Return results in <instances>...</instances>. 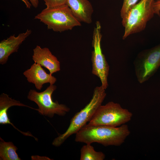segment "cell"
<instances>
[{
    "label": "cell",
    "instance_id": "1",
    "mask_svg": "<svg viewBox=\"0 0 160 160\" xmlns=\"http://www.w3.org/2000/svg\"><path fill=\"white\" fill-rule=\"evenodd\" d=\"M130 133L125 124L119 127L86 124L76 134L75 140L86 144L97 143L105 146H119Z\"/></svg>",
    "mask_w": 160,
    "mask_h": 160
},
{
    "label": "cell",
    "instance_id": "2",
    "mask_svg": "<svg viewBox=\"0 0 160 160\" xmlns=\"http://www.w3.org/2000/svg\"><path fill=\"white\" fill-rule=\"evenodd\" d=\"M105 90L101 86L95 88L89 103L72 118L65 132L54 139L52 143L53 146L57 147L61 145L69 137L76 134L90 121L106 97Z\"/></svg>",
    "mask_w": 160,
    "mask_h": 160
},
{
    "label": "cell",
    "instance_id": "3",
    "mask_svg": "<svg viewBox=\"0 0 160 160\" xmlns=\"http://www.w3.org/2000/svg\"><path fill=\"white\" fill-rule=\"evenodd\" d=\"M154 0H140L121 18L124 28L123 39L144 30L147 23L153 17Z\"/></svg>",
    "mask_w": 160,
    "mask_h": 160
},
{
    "label": "cell",
    "instance_id": "4",
    "mask_svg": "<svg viewBox=\"0 0 160 160\" xmlns=\"http://www.w3.org/2000/svg\"><path fill=\"white\" fill-rule=\"evenodd\" d=\"M46 25L48 29L61 32L81 25L66 4L52 7H46L34 17Z\"/></svg>",
    "mask_w": 160,
    "mask_h": 160
},
{
    "label": "cell",
    "instance_id": "5",
    "mask_svg": "<svg viewBox=\"0 0 160 160\" xmlns=\"http://www.w3.org/2000/svg\"><path fill=\"white\" fill-rule=\"evenodd\" d=\"M132 116V113L128 110L123 108L119 103L111 101L100 105L88 124L117 127L130 121Z\"/></svg>",
    "mask_w": 160,
    "mask_h": 160
},
{
    "label": "cell",
    "instance_id": "6",
    "mask_svg": "<svg viewBox=\"0 0 160 160\" xmlns=\"http://www.w3.org/2000/svg\"><path fill=\"white\" fill-rule=\"evenodd\" d=\"M56 88L57 87L53 84L50 85L41 92L30 89L27 98L38 105L37 111L39 114L50 118L55 114L63 116L70 111V108L64 104H59L57 101L53 100L52 95Z\"/></svg>",
    "mask_w": 160,
    "mask_h": 160
},
{
    "label": "cell",
    "instance_id": "7",
    "mask_svg": "<svg viewBox=\"0 0 160 160\" xmlns=\"http://www.w3.org/2000/svg\"><path fill=\"white\" fill-rule=\"evenodd\" d=\"M134 64L139 83L142 84L148 80L160 68V44L140 52Z\"/></svg>",
    "mask_w": 160,
    "mask_h": 160
},
{
    "label": "cell",
    "instance_id": "8",
    "mask_svg": "<svg viewBox=\"0 0 160 160\" xmlns=\"http://www.w3.org/2000/svg\"><path fill=\"white\" fill-rule=\"evenodd\" d=\"M101 28L100 22L97 21L94 30L92 42L93 48L91 55L92 73L100 79L101 86L106 89L108 86V77L109 66L101 49V41L102 35Z\"/></svg>",
    "mask_w": 160,
    "mask_h": 160
},
{
    "label": "cell",
    "instance_id": "9",
    "mask_svg": "<svg viewBox=\"0 0 160 160\" xmlns=\"http://www.w3.org/2000/svg\"><path fill=\"white\" fill-rule=\"evenodd\" d=\"M32 33L31 29L19 34H15L4 39L0 42V64L4 65L7 63L9 56L12 54L17 52L20 45Z\"/></svg>",
    "mask_w": 160,
    "mask_h": 160
},
{
    "label": "cell",
    "instance_id": "10",
    "mask_svg": "<svg viewBox=\"0 0 160 160\" xmlns=\"http://www.w3.org/2000/svg\"><path fill=\"white\" fill-rule=\"evenodd\" d=\"M23 74L28 82L34 84L36 88L40 90L44 84L49 83L50 85H53L57 81L55 77L47 73L40 64L36 63Z\"/></svg>",
    "mask_w": 160,
    "mask_h": 160
},
{
    "label": "cell",
    "instance_id": "11",
    "mask_svg": "<svg viewBox=\"0 0 160 160\" xmlns=\"http://www.w3.org/2000/svg\"><path fill=\"white\" fill-rule=\"evenodd\" d=\"M32 59L34 63L47 68L51 75L60 70V62L49 49L37 45L33 50Z\"/></svg>",
    "mask_w": 160,
    "mask_h": 160
},
{
    "label": "cell",
    "instance_id": "12",
    "mask_svg": "<svg viewBox=\"0 0 160 160\" xmlns=\"http://www.w3.org/2000/svg\"><path fill=\"white\" fill-rule=\"evenodd\" d=\"M66 4L79 21L88 24L92 23L93 9L88 0H67Z\"/></svg>",
    "mask_w": 160,
    "mask_h": 160
},
{
    "label": "cell",
    "instance_id": "13",
    "mask_svg": "<svg viewBox=\"0 0 160 160\" xmlns=\"http://www.w3.org/2000/svg\"><path fill=\"white\" fill-rule=\"evenodd\" d=\"M0 160H21L16 153L18 148L12 142H6L0 137Z\"/></svg>",
    "mask_w": 160,
    "mask_h": 160
},
{
    "label": "cell",
    "instance_id": "14",
    "mask_svg": "<svg viewBox=\"0 0 160 160\" xmlns=\"http://www.w3.org/2000/svg\"><path fill=\"white\" fill-rule=\"evenodd\" d=\"M80 160H103L105 154L101 151H96L91 144L83 145L80 150Z\"/></svg>",
    "mask_w": 160,
    "mask_h": 160
},
{
    "label": "cell",
    "instance_id": "15",
    "mask_svg": "<svg viewBox=\"0 0 160 160\" xmlns=\"http://www.w3.org/2000/svg\"><path fill=\"white\" fill-rule=\"evenodd\" d=\"M139 0H124L120 11V15L122 17L132 6L137 3Z\"/></svg>",
    "mask_w": 160,
    "mask_h": 160
},
{
    "label": "cell",
    "instance_id": "16",
    "mask_svg": "<svg viewBox=\"0 0 160 160\" xmlns=\"http://www.w3.org/2000/svg\"><path fill=\"white\" fill-rule=\"evenodd\" d=\"M47 7H52L66 4L67 0H43Z\"/></svg>",
    "mask_w": 160,
    "mask_h": 160
},
{
    "label": "cell",
    "instance_id": "17",
    "mask_svg": "<svg viewBox=\"0 0 160 160\" xmlns=\"http://www.w3.org/2000/svg\"><path fill=\"white\" fill-rule=\"evenodd\" d=\"M153 9L155 14L160 15V0L155 1L153 5Z\"/></svg>",
    "mask_w": 160,
    "mask_h": 160
},
{
    "label": "cell",
    "instance_id": "18",
    "mask_svg": "<svg viewBox=\"0 0 160 160\" xmlns=\"http://www.w3.org/2000/svg\"><path fill=\"white\" fill-rule=\"evenodd\" d=\"M32 160H51L46 156H33L31 157Z\"/></svg>",
    "mask_w": 160,
    "mask_h": 160
},
{
    "label": "cell",
    "instance_id": "19",
    "mask_svg": "<svg viewBox=\"0 0 160 160\" xmlns=\"http://www.w3.org/2000/svg\"><path fill=\"white\" fill-rule=\"evenodd\" d=\"M29 1L33 7L35 8L37 7L39 4V0H29Z\"/></svg>",
    "mask_w": 160,
    "mask_h": 160
},
{
    "label": "cell",
    "instance_id": "20",
    "mask_svg": "<svg viewBox=\"0 0 160 160\" xmlns=\"http://www.w3.org/2000/svg\"><path fill=\"white\" fill-rule=\"evenodd\" d=\"M25 4L26 7L28 9H30L32 6L31 3L29 2L28 0H21Z\"/></svg>",
    "mask_w": 160,
    "mask_h": 160
},
{
    "label": "cell",
    "instance_id": "21",
    "mask_svg": "<svg viewBox=\"0 0 160 160\" xmlns=\"http://www.w3.org/2000/svg\"></svg>",
    "mask_w": 160,
    "mask_h": 160
}]
</instances>
